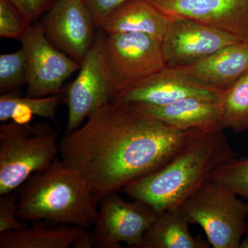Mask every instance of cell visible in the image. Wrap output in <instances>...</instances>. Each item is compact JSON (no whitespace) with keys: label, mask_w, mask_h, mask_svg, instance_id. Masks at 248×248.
<instances>
[{"label":"cell","mask_w":248,"mask_h":248,"mask_svg":"<svg viewBox=\"0 0 248 248\" xmlns=\"http://www.w3.org/2000/svg\"><path fill=\"white\" fill-rule=\"evenodd\" d=\"M195 130L164 123L132 103L110 102L60 140V157L99 200L162 167Z\"/></svg>","instance_id":"cell-1"},{"label":"cell","mask_w":248,"mask_h":248,"mask_svg":"<svg viewBox=\"0 0 248 248\" xmlns=\"http://www.w3.org/2000/svg\"><path fill=\"white\" fill-rule=\"evenodd\" d=\"M223 131L219 127L195 129L169 162L130 183L122 192L148 204L158 215L179 208L211 179L220 165L236 156Z\"/></svg>","instance_id":"cell-2"},{"label":"cell","mask_w":248,"mask_h":248,"mask_svg":"<svg viewBox=\"0 0 248 248\" xmlns=\"http://www.w3.org/2000/svg\"><path fill=\"white\" fill-rule=\"evenodd\" d=\"M17 192V215L23 221L43 220L89 231L94 227L99 200L84 178L60 156L45 170L31 176Z\"/></svg>","instance_id":"cell-3"},{"label":"cell","mask_w":248,"mask_h":248,"mask_svg":"<svg viewBox=\"0 0 248 248\" xmlns=\"http://www.w3.org/2000/svg\"><path fill=\"white\" fill-rule=\"evenodd\" d=\"M57 130L47 123L0 124V195L18 190L60 156Z\"/></svg>","instance_id":"cell-4"},{"label":"cell","mask_w":248,"mask_h":248,"mask_svg":"<svg viewBox=\"0 0 248 248\" xmlns=\"http://www.w3.org/2000/svg\"><path fill=\"white\" fill-rule=\"evenodd\" d=\"M190 224L200 225L214 248H240L248 226V203L210 180L179 207Z\"/></svg>","instance_id":"cell-5"},{"label":"cell","mask_w":248,"mask_h":248,"mask_svg":"<svg viewBox=\"0 0 248 248\" xmlns=\"http://www.w3.org/2000/svg\"><path fill=\"white\" fill-rule=\"evenodd\" d=\"M104 53L115 102L166 68L161 41L144 33L107 35Z\"/></svg>","instance_id":"cell-6"},{"label":"cell","mask_w":248,"mask_h":248,"mask_svg":"<svg viewBox=\"0 0 248 248\" xmlns=\"http://www.w3.org/2000/svg\"><path fill=\"white\" fill-rule=\"evenodd\" d=\"M105 37V32L100 29L81 63L79 74L64 90L68 110L65 134L79 128L93 112L113 101L104 53Z\"/></svg>","instance_id":"cell-7"},{"label":"cell","mask_w":248,"mask_h":248,"mask_svg":"<svg viewBox=\"0 0 248 248\" xmlns=\"http://www.w3.org/2000/svg\"><path fill=\"white\" fill-rule=\"evenodd\" d=\"M118 193L99 200L92 231L93 247L120 248L125 243L130 248H141L145 234L158 214L144 202H126Z\"/></svg>","instance_id":"cell-8"},{"label":"cell","mask_w":248,"mask_h":248,"mask_svg":"<svg viewBox=\"0 0 248 248\" xmlns=\"http://www.w3.org/2000/svg\"><path fill=\"white\" fill-rule=\"evenodd\" d=\"M20 42L27 54L30 72L28 97H46L63 93V82L80 69L81 63L49 42L42 22L31 26Z\"/></svg>","instance_id":"cell-9"},{"label":"cell","mask_w":248,"mask_h":248,"mask_svg":"<svg viewBox=\"0 0 248 248\" xmlns=\"http://www.w3.org/2000/svg\"><path fill=\"white\" fill-rule=\"evenodd\" d=\"M161 42L166 66L181 68L205 60L228 46L243 41L192 19L172 17Z\"/></svg>","instance_id":"cell-10"},{"label":"cell","mask_w":248,"mask_h":248,"mask_svg":"<svg viewBox=\"0 0 248 248\" xmlns=\"http://www.w3.org/2000/svg\"><path fill=\"white\" fill-rule=\"evenodd\" d=\"M49 42L81 63L95 38V22L84 0H58L42 21Z\"/></svg>","instance_id":"cell-11"},{"label":"cell","mask_w":248,"mask_h":248,"mask_svg":"<svg viewBox=\"0 0 248 248\" xmlns=\"http://www.w3.org/2000/svg\"><path fill=\"white\" fill-rule=\"evenodd\" d=\"M171 17L192 19L248 41V0H149Z\"/></svg>","instance_id":"cell-12"},{"label":"cell","mask_w":248,"mask_h":248,"mask_svg":"<svg viewBox=\"0 0 248 248\" xmlns=\"http://www.w3.org/2000/svg\"><path fill=\"white\" fill-rule=\"evenodd\" d=\"M222 93L204 86L177 68L166 66L121 94L115 102L164 106L187 98L199 97L219 102Z\"/></svg>","instance_id":"cell-13"},{"label":"cell","mask_w":248,"mask_h":248,"mask_svg":"<svg viewBox=\"0 0 248 248\" xmlns=\"http://www.w3.org/2000/svg\"><path fill=\"white\" fill-rule=\"evenodd\" d=\"M176 68L204 86L223 92L248 73V41L228 46L194 64Z\"/></svg>","instance_id":"cell-14"},{"label":"cell","mask_w":248,"mask_h":248,"mask_svg":"<svg viewBox=\"0 0 248 248\" xmlns=\"http://www.w3.org/2000/svg\"><path fill=\"white\" fill-rule=\"evenodd\" d=\"M37 220L30 228L0 233V248H92V231Z\"/></svg>","instance_id":"cell-15"},{"label":"cell","mask_w":248,"mask_h":248,"mask_svg":"<svg viewBox=\"0 0 248 248\" xmlns=\"http://www.w3.org/2000/svg\"><path fill=\"white\" fill-rule=\"evenodd\" d=\"M172 19L149 0H129L108 15L99 28L107 35L138 32L162 42Z\"/></svg>","instance_id":"cell-16"},{"label":"cell","mask_w":248,"mask_h":248,"mask_svg":"<svg viewBox=\"0 0 248 248\" xmlns=\"http://www.w3.org/2000/svg\"><path fill=\"white\" fill-rule=\"evenodd\" d=\"M132 104L155 118L181 130L221 128L219 102L209 99L190 97L164 106Z\"/></svg>","instance_id":"cell-17"},{"label":"cell","mask_w":248,"mask_h":248,"mask_svg":"<svg viewBox=\"0 0 248 248\" xmlns=\"http://www.w3.org/2000/svg\"><path fill=\"white\" fill-rule=\"evenodd\" d=\"M189 224L179 208L159 214L145 234L141 248H208V243L192 236Z\"/></svg>","instance_id":"cell-18"},{"label":"cell","mask_w":248,"mask_h":248,"mask_svg":"<svg viewBox=\"0 0 248 248\" xmlns=\"http://www.w3.org/2000/svg\"><path fill=\"white\" fill-rule=\"evenodd\" d=\"M63 93L42 97H23L16 92L0 96V121L14 120L18 123L28 124L32 116L55 121L57 108Z\"/></svg>","instance_id":"cell-19"},{"label":"cell","mask_w":248,"mask_h":248,"mask_svg":"<svg viewBox=\"0 0 248 248\" xmlns=\"http://www.w3.org/2000/svg\"><path fill=\"white\" fill-rule=\"evenodd\" d=\"M221 128H231L236 133L248 130V73L222 93Z\"/></svg>","instance_id":"cell-20"},{"label":"cell","mask_w":248,"mask_h":248,"mask_svg":"<svg viewBox=\"0 0 248 248\" xmlns=\"http://www.w3.org/2000/svg\"><path fill=\"white\" fill-rule=\"evenodd\" d=\"M30 78L27 54L22 48L0 55V93L16 92L29 84Z\"/></svg>","instance_id":"cell-21"},{"label":"cell","mask_w":248,"mask_h":248,"mask_svg":"<svg viewBox=\"0 0 248 248\" xmlns=\"http://www.w3.org/2000/svg\"><path fill=\"white\" fill-rule=\"evenodd\" d=\"M210 180L248 200V156L241 160L232 158L220 165Z\"/></svg>","instance_id":"cell-22"},{"label":"cell","mask_w":248,"mask_h":248,"mask_svg":"<svg viewBox=\"0 0 248 248\" xmlns=\"http://www.w3.org/2000/svg\"><path fill=\"white\" fill-rule=\"evenodd\" d=\"M32 22L11 0H0V37L20 42Z\"/></svg>","instance_id":"cell-23"},{"label":"cell","mask_w":248,"mask_h":248,"mask_svg":"<svg viewBox=\"0 0 248 248\" xmlns=\"http://www.w3.org/2000/svg\"><path fill=\"white\" fill-rule=\"evenodd\" d=\"M18 199L16 191L0 195V233L22 231L29 227L18 217Z\"/></svg>","instance_id":"cell-24"},{"label":"cell","mask_w":248,"mask_h":248,"mask_svg":"<svg viewBox=\"0 0 248 248\" xmlns=\"http://www.w3.org/2000/svg\"><path fill=\"white\" fill-rule=\"evenodd\" d=\"M128 1L129 0H84L98 28L108 15Z\"/></svg>","instance_id":"cell-25"},{"label":"cell","mask_w":248,"mask_h":248,"mask_svg":"<svg viewBox=\"0 0 248 248\" xmlns=\"http://www.w3.org/2000/svg\"><path fill=\"white\" fill-rule=\"evenodd\" d=\"M31 21L36 20L47 13L58 0H11Z\"/></svg>","instance_id":"cell-26"},{"label":"cell","mask_w":248,"mask_h":248,"mask_svg":"<svg viewBox=\"0 0 248 248\" xmlns=\"http://www.w3.org/2000/svg\"><path fill=\"white\" fill-rule=\"evenodd\" d=\"M240 248H248V223L247 230H246V234L244 235V239H243L242 241H241Z\"/></svg>","instance_id":"cell-27"}]
</instances>
